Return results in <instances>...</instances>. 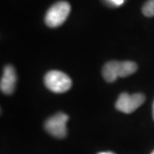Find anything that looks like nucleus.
<instances>
[{
  "instance_id": "20e7f679",
  "label": "nucleus",
  "mask_w": 154,
  "mask_h": 154,
  "mask_svg": "<svg viewBox=\"0 0 154 154\" xmlns=\"http://www.w3.org/2000/svg\"><path fill=\"white\" fill-rule=\"evenodd\" d=\"M146 100L145 95L142 94H134L130 95L127 93H122L119 95L116 102V110L123 113L129 114L136 110Z\"/></svg>"
},
{
  "instance_id": "f03ea898",
  "label": "nucleus",
  "mask_w": 154,
  "mask_h": 154,
  "mask_svg": "<svg viewBox=\"0 0 154 154\" xmlns=\"http://www.w3.org/2000/svg\"><path fill=\"white\" fill-rule=\"evenodd\" d=\"M70 5L65 1H60L50 7L47 11L45 22L49 28H57L66 21L70 12Z\"/></svg>"
},
{
  "instance_id": "f257e3e1",
  "label": "nucleus",
  "mask_w": 154,
  "mask_h": 154,
  "mask_svg": "<svg viewBox=\"0 0 154 154\" xmlns=\"http://www.w3.org/2000/svg\"><path fill=\"white\" fill-rule=\"evenodd\" d=\"M44 82L50 91L55 94H63L72 87V81L63 72L51 70L45 75Z\"/></svg>"
},
{
  "instance_id": "7ed1b4c3",
  "label": "nucleus",
  "mask_w": 154,
  "mask_h": 154,
  "mask_svg": "<svg viewBox=\"0 0 154 154\" xmlns=\"http://www.w3.org/2000/svg\"><path fill=\"white\" fill-rule=\"evenodd\" d=\"M69 116L63 112H58L51 116L45 122V129L51 135L56 138H64L67 135V122Z\"/></svg>"
},
{
  "instance_id": "39448f33",
  "label": "nucleus",
  "mask_w": 154,
  "mask_h": 154,
  "mask_svg": "<svg viewBox=\"0 0 154 154\" xmlns=\"http://www.w3.org/2000/svg\"><path fill=\"white\" fill-rule=\"evenodd\" d=\"M17 77L16 70L11 65H6L4 69L3 76L1 78L0 89L3 94L11 95L16 88Z\"/></svg>"
},
{
  "instance_id": "6e6552de",
  "label": "nucleus",
  "mask_w": 154,
  "mask_h": 154,
  "mask_svg": "<svg viewBox=\"0 0 154 154\" xmlns=\"http://www.w3.org/2000/svg\"><path fill=\"white\" fill-rule=\"evenodd\" d=\"M142 13L145 17H154V0H148L142 7Z\"/></svg>"
},
{
  "instance_id": "f8f14e48",
  "label": "nucleus",
  "mask_w": 154,
  "mask_h": 154,
  "mask_svg": "<svg viewBox=\"0 0 154 154\" xmlns=\"http://www.w3.org/2000/svg\"><path fill=\"white\" fill-rule=\"evenodd\" d=\"M151 154H154V150L152 151V153H151Z\"/></svg>"
},
{
  "instance_id": "1a4fd4ad",
  "label": "nucleus",
  "mask_w": 154,
  "mask_h": 154,
  "mask_svg": "<svg viewBox=\"0 0 154 154\" xmlns=\"http://www.w3.org/2000/svg\"><path fill=\"white\" fill-rule=\"evenodd\" d=\"M108 1L110 2V4H112V5H114L116 6L122 5L123 4V2H124V0H108Z\"/></svg>"
},
{
  "instance_id": "9b49d317",
  "label": "nucleus",
  "mask_w": 154,
  "mask_h": 154,
  "mask_svg": "<svg viewBox=\"0 0 154 154\" xmlns=\"http://www.w3.org/2000/svg\"><path fill=\"white\" fill-rule=\"evenodd\" d=\"M152 117H153V120H154V101H153V104H152Z\"/></svg>"
},
{
  "instance_id": "0eeeda50",
  "label": "nucleus",
  "mask_w": 154,
  "mask_h": 154,
  "mask_svg": "<svg viewBox=\"0 0 154 154\" xmlns=\"http://www.w3.org/2000/svg\"><path fill=\"white\" fill-rule=\"evenodd\" d=\"M137 64L131 61L120 62V76L127 77L133 75L137 70Z\"/></svg>"
},
{
  "instance_id": "423d86ee",
  "label": "nucleus",
  "mask_w": 154,
  "mask_h": 154,
  "mask_svg": "<svg viewBox=\"0 0 154 154\" xmlns=\"http://www.w3.org/2000/svg\"><path fill=\"white\" fill-rule=\"evenodd\" d=\"M103 77L107 82H113L120 76V62L110 61L106 63L102 69Z\"/></svg>"
},
{
  "instance_id": "9d476101",
  "label": "nucleus",
  "mask_w": 154,
  "mask_h": 154,
  "mask_svg": "<svg viewBox=\"0 0 154 154\" xmlns=\"http://www.w3.org/2000/svg\"><path fill=\"white\" fill-rule=\"evenodd\" d=\"M98 154H115L113 153V152H99Z\"/></svg>"
}]
</instances>
